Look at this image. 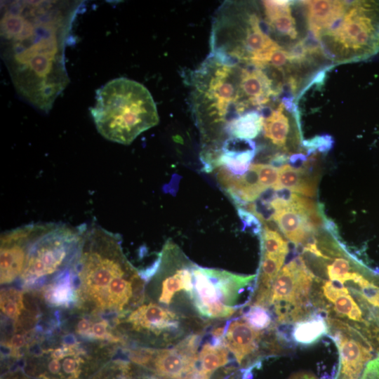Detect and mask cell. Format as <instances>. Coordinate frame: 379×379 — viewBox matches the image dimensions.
Wrapping results in <instances>:
<instances>
[{
  "label": "cell",
  "mask_w": 379,
  "mask_h": 379,
  "mask_svg": "<svg viewBox=\"0 0 379 379\" xmlns=\"http://www.w3.org/2000/svg\"><path fill=\"white\" fill-rule=\"evenodd\" d=\"M267 25L277 34L295 39L298 36L290 1H263Z\"/></svg>",
  "instance_id": "16"
},
{
  "label": "cell",
  "mask_w": 379,
  "mask_h": 379,
  "mask_svg": "<svg viewBox=\"0 0 379 379\" xmlns=\"http://www.w3.org/2000/svg\"><path fill=\"white\" fill-rule=\"evenodd\" d=\"M251 66L240 70L239 114L251 106L262 107L281 91L263 69Z\"/></svg>",
  "instance_id": "10"
},
{
  "label": "cell",
  "mask_w": 379,
  "mask_h": 379,
  "mask_svg": "<svg viewBox=\"0 0 379 379\" xmlns=\"http://www.w3.org/2000/svg\"><path fill=\"white\" fill-rule=\"evenodd\" d=\"M71 275L67 274L55 285L48 288L46 296L50 302L56 305L68 303L73 297Z\"/></svg>",
  "instance_id": "24"
},
{
  "label": "cell",
  "mask_w": 379,
  "mask_h": 379,
  "mask_svg": "<svg viewBox=\"0 0 379 379\" xmlns=\"http://www.w3.org/2000/svg\"><path fill=\"white\" fill-rule=\"evenodd\" d=\"M307 12L310 30L329 20L340 9L343 1L314 0L303 1Z\"/></svg>",
  "instance_id": "20"
},
{
  "label": "cell",
  "mask_w": 379,
  "mask_h": 379,
  "mask_svg": "<svg viewBox=\"0 0 379 379\" xmlns=\"http://www.w3.org/2000/svg\"><path fill=\"white\" fill-rule=\"evenodd\" d=\"M326 321L339 353L335 379H359L373 357V345L359 330L348 323L330 317Z\"/></svg>",
  "instance_id": "8"
},
{
  "label": "cell",
  "mask_w": 379,
  "mask_h": 379,
  "mask_svg": "<svg viewBox=\"0 0 379 379\" xmlns=\"http://www.w3.org/2000/svg\"><path fill=\"white\" fill-rule=\"evenodd\" d=\"M263 119L258 111H248L229 121L225 131L232 138L251 140L262 130Z\"/></svg>",
  "instance_id": "18"
},
{
  "label": "cell",
  "mask_w": 379,
  "mask_h": 379,
  "mask_svg": "<svg viewBox=\"0 0 379 379\" xmlns=\"http://www.w3.org/2000/svg\"><path fill=\"white\" fill-rule=\"evenodd\" d=\"M284 107L280 103L278 107L264 117L262 131L265 138L279 147L286 149V141L290 133V124L284 114Z\"/></svg>",
  "instance_id": "17"
},
{
  "label": "cell",
  "mask_w": 379,
  "mask_h": 379,
  "mask_svg": "<svg viewBox=\"0 0 379 379\" xmlns=\"http://www.w3.org/2000/svg\"><path fill=\"white\" fill-rule=\"evenodd\" d=\"M1 309L4 314L13 319H18L24 309L22 295L19 291L9 289L1 295Z\"/></svg>",
  "instance_id": "25"
},
{
  "label": "cell",
  "mask_w": 379,
  "mask_h": 379,
  "mask_svg": "<svg viewBox=\"0 0 379 379\" xmlns=\"http://www.w3.org/2000/svg\"><path fill=\"white\" fill-rule=\"evenodd\" d=\"M243 319L253 328L262 331L269 328L272 321L270 314L263 306L253 305L244 314Z\"/></svg>",
  "instance_id": "27"
},
{
  "label": "cell",
  "mask_w": 379,
  "mask_h": 379,
  "mask_svg": "<svg viewBox=\"0 0 379 379\" xmlns=\"http://www.w3.org/2000/svg\"><path fill=\"white\" fill-rule=\"evenodd\" d=\"M91 321H89L88 319H82L77 324V331L81 335H87L91 327Z\"/></svg>",
  "instance_id": "38"
},
{
  "label": "cell",
  "mask_w": 379,
  "mask_h": 379,
  "mask_svg": "<svg viewBox=\"0 0 379 379\" xmlns=\"http://www.w3.org/2000/svg\"><path fill=\"white\" fill-rule=\"evenodd\" d=\"M288 379H318L314 374L306 372L299 371L292 374Z\"/></svg>",
  "instance_id": "40"
},
{
  "label": "cell",
  "mask_w": 379,
  "mask_h": 379,
  "mask_svg": "<svg viewBox=\"0 0 379 379\" xmlns=\"http://www.w3.org/2000/svg\"><path fill=\"white\" fill-rule=\"evenodd\" d=\"M192 272L193 290L190 296L198 312L210 319L231 317L241 305V295L256 277L203 267L194 263Z\"/></svg>",
  "instance_id": "5"
},
{
  "label": "cell",
  "mask_w": 379,
  "mask_h": 379,
  "mask_svg": "<svg viewBox=\"0 0 379 379\" xmlns=\"http://www.w3.org/2000/svg\"><path fill=\"white\" fill-rule=\"evenodd\" d=\"M107 326L108 323L105 320H102L93 324H91L87 336H92L98 339H109V338H112L115 340L114 336L107 332Z\"/></svg>",
  "instance_id": "31"
},
{
  "label": "cell",
  "mask_w": 379,
  "mask_h": 379,
  "mask_svg": "<svg viewBox=\"0 0 379 379\" xmlns=\"http://www.w3.org/2000/svg\"><path fill=\"white\" fill-rule=\"evenodd\" d=\"M262 336L261 331L253 328L244 319L232 321L227 326L223 343L232 353L238 364L255 353Z\"/></svg>",
  "instance_id": "13"
},
{
  "label": "cell",
  "mask_w": 379,
  "mask_h": 379,
  "mask_svg": "<svg viewBox=\"0 0 379 379\" xmlns=\"http://www.w3.org/2000/svg\"><path fill=\"white\" fill-rule=\"evenodd\" d=\"M310 163L303 167L294 168L286 164L279 168V179L275 190L286 188L294 193L305 197H314L317 191V180L310 171Z\"/></svg>",
  "instance_id": "15"
},
{
  "label": "cell",
  "mask_w": 379,
  "mask_h": 379,
  "mask_svg": "<svg viewBox=\"0 0 379 379\" xmlns=\"http://www.w3.org/2000/svg\"><path fill=\"white\" fill-rule=\"evenodd\" d=\"M201 69L208 77L199 87L204 111L215 122L225 118L231 106L238 113L240 70L237 64L225 63L212 57Z\"/></svg>",
  "instance_id": "7"
},
{
  "label": "cell",
  "mask_w": 379,
  "mask_h": 379,
  "mask_svg": "<svg viewBox=\"0 0 379 379\" xmlns=\"http://www.w3.org/2000/svg\"><path fill=\"white\" fill-rule=\"evenodd\" d=\"M48 369L52 374H58L60 371L59 359L53 358L48 364Z\"/></svg>",
  "instance_id": "41"
},
{
  "label": "cell",
  "mask_w": 379,
  "mask_h": 379,
  "mask_svg": "<svg viewBox=\"0 0 379 379\" xmlns=\"http://www.w3.org/2000/svg\"><path fill=\"white\" fill-rule=\"evenodd\" d=\"M69 355H67V356H69ZM67 356L62 361V367L63 371L66 374H71L72 378L73 379H75L76 378L79 376L80 373V371L79 368L80 364L81 363V359L79 357L73 358V357H67Z\"/></svg>",
  "instance_id": "33"
},
{
  "label": "cell",
  "mask_w": 379,
  "mask_h": 379,
  "mask_svg": "<svg viewBox=\"0 0 379 379\" xmlns=\"http://www.w3.org/2000/svg\"><path fill=\"white\" fill-rule=\"evenodd\" d=\"M228 350L224 345H214L206 343L199 354V368L211 375L217 369L228 364Z\"/></svg>",
  "instance_id": "22"
},
{
  "label": "cell",
  "mask_w": 379,
  "mask_h": 379,
  "mask_svg": "<svg viewBox=\"0 0 379 379\" xmlns=\"http://www.w3.org/2000/svg\"><path fill=\"white\" fill-rule=\"evenodd\" d=\"M307 156L302 153L293 154L288 158L289 165L294 168H300L304 166L307 161Z\"/></svg>",
  "instance_id": "34"
},
{
  "label": "cell",
  "mask_w": 379,
  "mask_h": 379,
  "mask_svg": "<svg viewBox=\"0 0 379 379\" xmlns=\"http://www.w3.org/2000/svg\"><path fill=\"white\" fill-rule=\"evenodd\" d=\"M328 333L327 321L321 315H312L296 323L293 327V340L301 345H311Z\"/></svg>",
  "instance_id": "19"
},
{
  "label": "cell",
  "mask_w": 379,
  "mask_h": 379,
  "mask_svg": "<svg viewBox=\"0 0 379 379\" xmlns=\"http://www.w3.org/2000/svg\"><path fill=\"white\" fill-rule=\"evenodd\" d=\"M378 337H379V321L378 323Z\"/></svg>",
  "instance_id": "42"
},
{
  "label": "cell",
  "mask_w": 379,
  "mask_h": 379,
  "mask_svg": "<svg viewBox=\"0 0 379 379\" xmlns=\"http://www.w3.org/2000/svg\"><path fill=\"white\" fill-rule=\"evenodd\" d=\"M199 343L200 336L192 334L172 348L154 350L150 361L155 373L166 379H183L197 366Z\"/></svg>",
  "instance_id": "9"
},
{
  "label": "cell",
  "mask_w": 379,
  "mask_h": 379,
  "mask_svg": "<svg viewBox=\"0 0 379 379\" xmlns=\"http://www.w3.org/2000/svg\"><path fill=\"white\" fill-rule=\"evenodd\" d=\"M211 376L203 372L196 366L191 372L186 375L183 379H211Z\"/></svg>",
  "instance_id": "36"
},
{
  "label": "cell",
  "mask_w": 379,
  "mask_h": 379,
  "mask_svg": "<svg viewBox=\"0 0 379 379\" xmlns=\"http://www.w3.org/2000/svg\"><path fill=\"white\" fill-rule=\"evenodd\" d=\"M310 32L330 60L368 59L379 52V1H343L333 17Z\"/></svg>",
  "instance_id": "4"
},
{
  "label": "cell",
  "mask_w": 379,
  "mask_h": 379,
  "mask_svg": "<svg viewBox=\"0 0 379 379\" xmlns=\"http://www.w3.org/2000/svg\"><path fill=\"white\" fill-rule=\"evenodd\" d=\"M127 321L136 331L146 330L159 335L178 328V317L173 312L158 305H142L128 316Z\"/></svg>",
  "instance_id": "14"
},
{
  "label": "cell",
  "mask_w": 379,
  "mask_h": 379,
  "mask_svg": "<svg viewBox=\"0 0 379 379\" xmlns=\"http://www.w3.org/2000/svg\"><path fill=\"white\" fill-rule=\"evenodd\" d=\"M261 238L263 253L287 255L289 251L288 241L278 232L270 229L266 224L262 230Z\"/></svg>",
  "instance_id": "23"
},
{
  "label": "cell",
  "mask_w": 379,
  "mask_h": 379,
  "mask_svg": "<svg viewBox=\"0 0 379 379\" xmlns=\"http://www.w3.org/2000/svg\"><path fill=\"white\" fill-rule=\"evenodd\" d=\"M78 293L100 310L122 311L142 286L140 274L125 257L120 237L100 225H84L74 264Z\"/></svg>",
  "instance_id": "2"
},
{
  "label": "cell",
  "mask_w": 379,
  "mask_h": 379,
  "mask_svg": "<svg viewBox=\"0 0 379 379\" xmlns=\"http://www.w3.org/2000/svg\"><path fill=\"white\" fill-rule=\"evenodd\" d=\"M255 152L253 141L230 138L222 144L221 152L212 163L211 170L218 167L232 176L241 177L249 171Z\"/></svg>",
  "instance_id": "12"
},
{
  "label": "cell",
  "mask_w": 379,
  "mask_h": 379,
  "mask_svg": "<svg viewBox=\"0 0 379 379\" xmlns=\"http://www.w3.org/2000/svg\"><path fill=\"white\" fill-rule=\"evenodd\" d=\"M251 166L256 171L259 181L265 189L276 187L279 179V168L265 164H253Z\"/></svg>",
  "instance_id": "28"
},
{
  "label": "cell",
  "mask_w": 379,
  "mask_h": 379,
  "mask_svg": "<svg viewBox=\"0 0 379 379\" xmlns=\"http://www.w3.org/2000/svg\"><path fill=\"white\" fill-rule=\"evenodd\" d=\"M314 277L302 256L294 258L281 269L273 282L269 302L279 323L298 322L307 317Z\"/></svg>",
  "instance_id": "6"
},
{
  "label": "cell",
  "mask_w": 379,
  "mask_h": 379,
  "mask_svg": "<svg viewBox=\"0 0 379 379\" xmlns=\"http://www.w3.org/2000/svg\"><path fill=\"white\" fill-rule=\"evenodd\" d=\"M81 1H1V55L16 92L49 112L69 82L65 52Z\"/></svg>",
  "instance_id": "1"
},
{
  "label": "cell",
  "mask_w": 379,
  "mask_h": 379,
  "mask_svg": "<svg viewBox=\"0 0 379 379\" xmlns=\"http://www.w3.org/2000/svg\"><path fill=\"white\" fill-rule=\"evenodd\" d=\"M325 229L335 239L338 238V232L335 223L331 219L324 218Z\"/></svg>",
  "instance_id": "37"
},
{
  "label": "cell",
  "mask_w": 379,
  "mask_h": 379,
  "mask_svg": "<svg viewBox=\"0 0 379 379\" xmlns=\"http://www.w3.org/2000/svg\"><path fill=\"white\" fill-rule=\"evenodd\" d=\"M332 304V310L337 317L349 319L354 327L361 325L358 330L362 331L366 324L363 310L350 294L347 288Z\"/></svg>",
  "instance_id": "21"
},
{
  "label": "cell",
  "mask_w": 379,
  "mask_h": 379,
  "mask_svg": "<svg viewBox=\"0 0 379 379\" xmlns=\"http://www.w3.org/2000/svg\"><path fill=\"white\" fill-rule=\"evenodd\" d=\"M90 111L98 133L122 145H130L159 121L148 89L125 77L114 79L98 89L95 105Z\"/></svg>",
  "instance_id": "3"
},
{
  "label": "cell",
  "mask_w": 379,
  "mask_h": 379,
  "mask_svg": "<svg viewBox=\"0 0 379 379\" xmlns=\"http://www.w3.org/2000/svg\"><path fill=\"white\" fill-rule=\"evenodd\" d=\"M302 145L307 148L308 155L316 151H319L321 153H326L333 148L334 140L330 135L324 134L303 140Z\"/></svg>",
  "instance_id": "29"
},
{
  "label": "cell",
  "mask_w": 379,
  "mask_h": 379,
  "mask_svg": "<svg viewBox=\"0 0 379 379\" xmlns=\"http://www.w3.org/2000/svg\"><path fill=\"white\" fill-rule=\"evenodd\" d=\"M9 344L11 347L13 348L22 347L25 344V338L20 333L15 334L13 335L11 338Z\"/></svg>",
  "instance_id": "39"
},
{
  "label": "cell",
  "mask_w": 379,
  "mask_h": 379,
  "mask_svg": "<svg viewBox=\"0 0 379 379\" xmlns=\"http://www.w3.org/2000/svg\"><path fill=\"white\" fill-rule=\"evenodd\" d=\"M288 158L289 157L286 154H276L270 159V165L279 168L286 164V162L288 161Z\"/></svg>",
  "instance_id": "35"
},
{
  "label": "cell",
  "mask_w": 379,
  "mask_h": 379,
  "mask_svg": "<svg viewBox=\"0 0 379 379\" xmlns=\"http://www.w3.org/2000/svg\"><path fill=\"white\" fill-rule=\"evenodd\" d=\"M238 215L243 222L244 229L251 230L255 234H259L262 232V226L260 220L250 211L243 208H237Z\"/></svg>",
  "instance_id": "30"
},
{
  "label": "cell",
  "mask_w": 379,
  "mask_h": 379,
  "mask_svg": "<svg viewBox=\"0 0 379 379\" xmlns=\"http://www.w3.org/2000/svg\"><path fill=\"white\" fill-rule=\"evenodd\" d=\"M350 262L343 258H336L333 262L327 266V274L332 281L342 284L347 281H352L356 272L351 271Z\"/></svg>",
  "instance_id": "26"
},
{
  "label": "cell",
  "mask_w": 379,
  "mask_h": 379,
  "mask_svg": "<svg viewBox=\"0 0 379 379\" xmlns=\"http://www.w3.org/2000/svg\"><path fill=\"white\" fill-rule=\"evenodd\" d=\"M321 217L288 206L276 211L272 220L296 247H302L310 237L315 236L321 223Z\"/></svg>",
  "instance_id": "11"
},
{
  "label": "cell",
  "mask_w": 379,
  "mask_h": 379,
  "mask_svg": "<svg viewBox=\"0 0 379 379\" xmlns=\"http://www.w3.org/2000/svg\"><path fill=\"white\" fill-rule=\"evenodd\" d=\"M359 379H379V353L367 363Z\"/></svg>",
  "instance_id": "32"
}]
</instances>
